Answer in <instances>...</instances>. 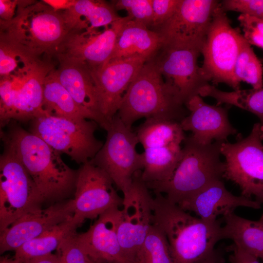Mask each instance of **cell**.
<instances>
[{"instance_id":"41","label":"cell","mask_w":263,"mask_h":263,"mask_svg":"<svg viewBox=\"0 0 263 263\" xmlns=\"http://www.w3.org/2000/svg\"><path fill=\"white\" fill-rule=\"evenodd\" d=\"M45 3L56 11H61L71 8L76 0H43Z\"/></svg>"},{"instance_id":"12","label":"cell","mask_w":263,"mask_h":263,"mask_svg":"<svg viewBox=\"0 0 263 263\" xmlns=\"http://www.w3.org/2000/svg\"><path fill=\"white\" fill-rule=\"evenodd\" d=\"M220 4V1L215 0H180L172 16L153 30L160 36L162 46L189 48L201 52Z\"/></svg>"},{"instance_id":"35","label":"cell","mask_w":263,"mask_h":263,"mask_svg":"<svg viewBox=\"0 0 263 263\" xmlns=\"http://www.w3.org/2000/svg\"><path fill=\"white\" fill-rule=\"evenodd\" d=\"M76 233L64 239L56 250L59 263H87V255L79 244Z\"/></svg>"},{"instance_id":"39","label":"cell","mask_w":263,"mask_h":263,"mask_svg":"<svg viewBox=\"0 0 263 263\" xmlns=\"http://www.w3.org/2000/svg\"><path fill=\"white\" fill-rule=\"evenodd\" d=\"M18 0H0V21L12 20L17 13Z\"/></svg>"},{"instance_id":"5","label":"cell","mask_w":263,"mask_h":263,"mask_svg":"<svg viewBox=\"0 0 263 263\" xmlns=\"http://www.w3.org/2000/svg\"><path fill=\"white\" fill-rule=\"evenodd\" d=\"M0 35L39 56L52 59L68 33L60 12L43 0H18L15 18L0 21Z\"/></svg>"},{"instance_id":"17","label":"cell","mask_w":263,"mask_h":263,"mask_svg":"<svg viewBox=\"0 0 263 263\" xmlns=\"http://www.w3.org/2000/svg\"><path fill=\"white\" fill-rule=\"evenodd\" d=\"M149 60L139 56L110 60L100 68L92 71L98 94L101 112L109 124L117 113L130 84Z\"/></svg>"},{"instance_id":"45","label":"cell","mask_w":263,"mask_h":263,"mask_svg":"<svg viewBox=\"0 0 263 263\" xmlns=\"http://www.w3.org/2000/svg\"><path fill=\"white\" fill-rule=\"evenodd\" d=\"M87 256H88V255H87ZM87 263H132V262H128V263H108V262H100V261H97L93 260L92 259L90 258L88 256Z\"/></svg>"},{"instance_id":"13","label":"cell","mask_w":263,"mask_h":263,"mask_svg":"<svg viewBox=\"0 0 263 263\" xmlns=\"http://www.w3.org/2000/svg\"><path fill=\"white\" fill-rule=\"evenodd\" d=\"M129 19L127 16L121 17L101 31H68L56 49L55 59L85 65L91 71L98 70L110 60L118 36Z\"/></svg>"},{"instance_id":"20","label":"cell","mask_w":263,"mask_h":263,"mask_svg":"<svg viewBox=\"0 0 263 263\" xmlns=\"http://www.w3.org/2000/svg\"><path fill=\"white\" fill-rule=\"evenodd\" d=\"M121 215L119 207L110 209L96 219L87 231L76 233L79 244L88 257L103 262H132L124 255L119 243L118 228Z\"/></svg>"},{"instance_id":"23","label":"cell","mask_w":263,"mask_h":263,"mask_svg":"<svg viewBox=\"0 0 263 263\" xmlns=\"http://www.w3.org/2000/svg\"><path fill=\"white\" fill-rule=\"evenodd\" d=\"M161 46V38L158 33L130 19L118 36L110 60L136 56L150 59Z\"/></svg>"},{"instance_id":"34","label":"cell","mask_w":263,"mask_h":263,"mask_svg":"<svg viewBox=\"0 0 263 263\" xmlns=\"http://www.w3.org/2000/svg\"><path fill=\"white\" fill-rule=\"evenodd\" d=\"M116 10H124L132 20L151 28L153 11L151 0H117L113 1Z\"/></svg>"},{"instance_id":"27","label":"cell","mask_w":263,"mask_h":263,"mask_svg":"<svg viewBox=\"0 0 263 263\" xmlns=\"http://www.w3.org/2000/svg\"><path fill=\"white\" fill-rule=\"evenodd\" d=\"M82 224L73 215L39 236L25 243L15 251L14 258L22 263L28 259L52 253L64 239L76 232V229Z\"/></svg>"},{"instance_id":"25","label":"cell","mask_w":263,"mask_h":263,"mask_svg":"<svg viewBox=\"0 0 263 263\" xmlns=\"http://www.w3.org/2000/svg\"><path fill=\"white\" fill-rule=\"evenodd\" d=\"M224 239H229L242 250L263 261V213L257 221L245 219L234 212L224 217Z\"/></svg>"},{"instance_id":"32","label":"cell","mask_w":263,"mask_h":263,"mask_svg":"<svg viewBox=\"0 0 263 263\" xmlns=\"http://www.w3.org/2000/svg\"><path fill=\"white\" fill-rule=\"evenodd\" d=\"M234 74L239 83L245 82L255 89L263 88L262 61L244 37L235 64Z\"/></svg>"},{"instance_id":"11","label":"cell","mask_w":263,"mask_h":263,"mask_svg":"<svg viewBox=\"0 0 263 263\" xmlns=\"http://www.w3.org/2000/svg\"><path fill=\"white\" fill-rule=\"evenodd\" d=\"M263 124L255 123L246 137L234 143L223 142L224 178L239 186L248 198L263 193Z\"/></svg>"},{"instance_id":"33","label":"cell","mask_w":263,"mask_h":263,"mask_svg":"<svg viewBox=\"0 0 263 263\" xmlns=\"http://www.w3.org/2000/svg\"><path fill=\"white\" fill-rule=\"evenodd\" d=\"M133 263H174L168 242L160 229L152 224L134 257Z\"/></svg>"},{"instance_id":"14","label":"cell","mask_w":263,"mask_h":263,"mask_svg":"<svg viewBox=\"0 0 263 263\" xmlns=\"http://www.w3.org/2000/svg\"><path fill=\"white\" fill-rule=\"evenodd\" d=\"M141 173L139 170L134 174L130 188L123 193V207L118 228L123 252L132 263L153 224L152 197L141 178Z\"/></svg>"},{"instance_id":"36","label":"cell","mask_w":263,"mask_h":263,"mask_svg":"<svg viewBox=\"0 0 263 263\" xmlns=\"http://www.w3.org/2000/svg\"><path fill=\"white\" fill-rule=\"evenodd\" d=\"M238 20L247 42L263 50V19L240 14Z\"/></svg>"},{"instance_id":"16","label":"cell","mask_w":263,"mask_h":263,"mask_svg":"<svg viewBox=\"0 0 263 263\" xmlns=\"http://www.w3.org/2000/svg\"><path fill=\"white\" fill-rule=\"evenodd\" d=\"M199 50L161 46L153 57L165 84L185 105L208 84L198 64Z\"/></svg>"},{"instance_id":"3","label":"cell","mask_w":263,"mask_h":263,"mask_svg":"<svg viewBox=\"0 0 263 263\" xmlns=\"http://www.w3.org/2000/svg\"><path fill=\"white\" fill-rule=\"evenodd\" d=\"M183 142L181 158L170 178L161 183L146 184L155 193L165 194L177 205L212 183L223 180L225 170L220 159L225 142L204 145L189 136Z\"/></svg>"},{"instance_id":"37","label":"cell","mask_w":263,"mask_h":263,"mask_svg":"<svg viewBox=\"0 0 263 263\" xmlns=\"http://www.w3.org/2000/svg\"><path fill=\"white\" fill-rule=\"evenodd\" d=\"M225 11H235L263 19V0H224L220 1Z\"/></svg>"},{"instance_id":"40","label":"cell","mask_w":263,"mask_h":263,"mask_svg":"<svg viewBox=\"0 0 263 263\" xmlns=\"http://www.w3.org/2000/svg\"><path fill=\"white\" fill-rule=\"evenodd\" d=\"M232 253L229 256L231 263H260L258 259L232 244L228 247Z\"/></svg>"},{"instance_id":"30","label":"cell","mask_w":263,"mask_h":263,"mask_svg":"<svg viewBox=\"0 0 263 263\" xmlns=\"http://www.w3.org/2000/svg\"><path fill=\"white\" fill-rule=\"evenodd\" d=\"M47 58L0 35V78L24 74Z\"/></svg>"},{"instance_id":"44","label":"cell","mask_w":263,"mask_h":263,"mask_svg":"<svg viewBox=\"0 0 263 263\" xmlns=\"http://www.w3.org/2000/svg\"><path fill=\"white\" fill-rule=\"evenodd\" d=\"M0 263H22L19 260L14 258H9L7 256H3L0 258Z\"/></svg>"},{"instance_id":"47","label":"cell","mask_w":263,"mask_h":263,"mask_svg":"<svg viewBox=\"0 0 263 263\" xmlns=\"http://www.w3.org/2000/svg\"><path fill=\"white\" fill-rule=\"evenodd\" d=\"M261 61L263 62V58L261 59Z\"/></svg>"},{"instance_id":"10","label":"cell","mask_w":263,"mask_h":263,"mask_svg":"<svg viewBox=\"0 0 263 263\" xmlns=\"http://www.w3.org/2000/svg\"><path fill=\"white\" fill-rule=\"evenodd\" d=\"M107 131L106 139L90 161L104 170L122 193L131 185L134 174L143 169V157L136 150L139 141L135 132L116 114Z\"/></svg>"},{"instance_id":"29","label":"cell","mask_w":263,"mask_h":263,"mask_svg":"<svg viewBox=\"0 0 263 263\" xmlns=\"http://www.w3.org/2000/svg\"><path fill=\"white\" fill-rule=\"evenodd\" d=\"M135 132L144 149L180 145L186 137L180 122L161 118L146 119Z\"/></svg>"},{"instance_id":"42","label":"cell","mask_w":263,"mask_h":263,"mask_svg":"<svg viewBox=\"0 0 263 263\" xmlns=\"http://www.w3.org/2000/svg\"><path fill=\"white\" fill-rule=\"evenodd\" d=\"M22 263H59V258L56 253L34 258L24 261Z\"/></svg>"},{"instance_id":"38","label":"cell","mask_w":263,"mask_h":263,"mask_svg":"<svg viewBox=\"0 0 263 263\" xmlns=\"http://www.w3.org/2000/svg\"><path fill=\"white\" fill-rule=\"evenodd\" d=\"M180 0H151L153 11L152 30L157 28L174 14Z\"/></svg>"},{"instance_id":"15","label":"cell","mask_w":263,"mask_h":263,"mask_svg":"<svg viewBox=\"0 0 263 263\" xmlns=\"http://www.w3.org/2000/svg\"><path fill=\"white\" fill-rule=\"evenodd\" d=\"M114 184L102 169L89 161L77 169L74 198V217L83 223L97 219L107 210L122 206L123 198Z\"/></svg>"},{"instance_id":"8","label":"cell","mask_w":263,"mask_h":263,"mask_svg":"<svg viewBox=\"0 0 263 263\" xmlns=\"http://www.w3.org/2000/svg\"><path fill=\"white\" fill-rule=\"evenodd\" d=\"M53 60L46 59L20 75L0 78L1 128L11 120L25 122L44 115L43 83L56 66Z\"/></svg>"},{"instance_id":"9","label":"cell","mask_w":263,"mask_h":263,"mask_svg":"<svg viewBox=\"0 0 263 263\" xmlns=\"http://www.w3.org/2000/svg\"><path fill=\"white\" fill-rule=\"evenodd\" d=\"M43 204L25 168L4 148L0 157V232L23 215L42 209Z\"/></svg>"},{"instance_id":"4","label":"cell","mask_w":263,"mask_h":263,"mask_svg":"<svg viewBox=\"0 0 263 263\" xmlns=\"http://www.w3.org/2000/svg\"><path fill=\"white\" fill-rule=\"evenodd\" d=\"M165 84L153 58L147 61L129 86L116 114L128 127L142 118L180 122L183 107Z\"/></svg>"},{"instance_id":"22","label":"cell","mask_w":263,"mask_h":263,"mask_svg":"<svg viewBox=\"0 0 263 263\" xmlns=\"http://www.w3.org/2000/svg\"><path fill=\"white\" fill-rule=\"evenodd\" d=\"M55 68V75L77 105L90 120L107 131L110 124L100 110L98 94L91 70L76 63L59 62Z\"/></svg>"},{"instance_id":"24","label":"cell","mask_w":263,"mask_h":263,"mask_svg":"<svg viewBox=\"0 0 263 263\" xmlns=\"http://www.w3.org/2000/svg\"><path fill=\"white\" fill-rule=\"evenodd\" d=\"M116 11L104 0H76L71 8L60 12L68 32L108 27L121 18Z\"/></svg>"},{"instance_id":"6","label":"cell","mask_w":263,"mask_h":263,"mask_svg":"<svg viewBox=\"0 0 263 263\" xmlns=\"http://www.w3.org/2000/svg\"><path fill=\"white\" fill-rule=\"evenodd\" d=\"M98 126L88 119L43 115L30 121V132L60 154L83 164L93 159L103 145L95 136Z\"/></svg>"},{"instance_id":"7","label":"cell","mask_w":263,"mask_h":263,"mask_svg":"<svg viewBox=\"0 0 263 263\" xmlns=\"http://www.w3.org/2000/svg\"><path fill=\"white\" fill-rule=\"evenodd\" d=\"M243 38L240 31L232 26L220 4L201 50L204 58L201 71L208 83H224L233 90L240 89L234 70Z\"/></svg>"},{"instance_id":"28","label":"cell","mask_w":263,"mask_h":263,"mask_svg":"<svg viewBox=\"0 0 263 263\" xmlns=\"http://www.w3.org/2000/svg\"><path fill=\"white\" fill-rule=\"evenodd\" d=\"M141 178L147 184L161 183L168 181L176 168L182 154L180 145L144 149L142 153Z\"/></svg>"},{"instance_id":"26","label":"cell","mask_w":263,"mask_h":263,"mask_svg":"<svg viewBox=\"0 0 263 263\" xmlns=\"http://www.w3.org/2000/svg\"><path fill=\"white\" fill-rule=\"evenodd\" d=\"M55 67L48 73L43 83V115L90 119L57 78Z\"/></svg>"},{"instance_id":"2","label":"cell","mask_w":263,"mask_h":263,"mask_svg":"<svg viewBox=\"0 0 263 263\" xmlns=\"http://www.w3.org/2000/svg\"><path fill=\"white\" fill-rule=\"evenodd\" d=\"M152 197V224L165 236L174 263H200L224 239L222 226L191 215L163 194Z\"/></svg>"},{"instance_id":"19","label":"cell","mask_w":263,"mask_h":263,"mask_svg":"<svg viewBox=\"0 0 263 263\" xmlns=\"http://www.w3.org/2000/svg\"><path fill=\"white\" fill-rule=\"evenodd\" d=\"M185 105L189 114L180 121V125L184 131L191 132L190 136L198 143L226 142L229 136L237 134L229 121L228 108L209 105L199 95L191 97Z\"/></svg>"},{"instance_id":"1","label":"cell","mask_w":263,"mask_h":263,"mask_svg":"<svg viewBox=\"0 0 263 263\" xmlns=\"http://www.w3.org/2000/svg\"><path fill=\"white\" fill-rule=\"evenodd\" d=\"M11 120L6 132H0L4 148L12 152L25 168L44 203L50 205L74 197L77 170L70 168L60 154L38 136Z\"/></svg>"},{"instance_id":"43","label":"cell","mask_w":263,"mask_h":263,"mask_svg":"<svg viewBox=\"0 0 263 263\" xmlns=\"http://www.w3.org/2000/svg\"><path fill=\"white\" fill-rule=\"evenodd\" d=\"M200 263H223V260L215 252Z\"/></svg>"},{"instance_id":"21","label":"cell","mask_w":263,"mask_h":263,"mask_svg":"<svg viewBox=\"0 0 263 263\" xmlns=\"http://www.w3.org/2000/svg\"><path fill=\"white\" fill-rule=\"evenodd\" d=\"M177 205L209 221H216L220 216L224 217L233 213L238 207H261V204L255 200L232 194L226 188L223 180L212 183Z\"/></svg>"},{"instance_id":"18","label":"cell","mask_w":263,"mask_h":263,"mask_svg":"<svg viewBox=\"0 0 263 263\" xmlns=\"http://www.w3.org/2000/svg\"><path fill=\"white\" fill-rule=\"evenodd\" d=\"M74 212V201L70 199L23 215L0 232V254L15 251L25 243L72 217Z\"/></svg>"},{"instance_id":"46","label":"cell","mask_w":263,"mask_h":263,"mask_svg":"<svg viewBox=\"0 0 263 263\" xmlns=\"http://www.w3.org/2000/svg\"><path fill=\"white\" fill-rule=\"evenodd\" d=\"M255 197V201L260 203L261 204H263V193L258 195Z\"/></svg>"},{"instance_id":"31","label":"cell","mask_w":263,"mask_h":263,"mask_svg":"<svg viewBox=\"0 0 263 263\" xmlns=\"http://www.w3.org/2000/svg\"><path fill=\"white\" fill-rule=\"evenodd\" d=\"M199 95L213 97L218 105L225 103L251 112L257 116L263 124V88L225 92L208 83L201 88Z\"/></svg>"}]
</instances>
